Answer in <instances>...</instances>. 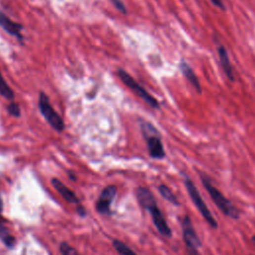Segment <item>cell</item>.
<instances>
[{"instance_id": "cell-6", "label": "cell", "mask_w": 255, "mask_h": 255, "mask_svg": "<svg viewBox=\"0 0 255 255\" xmlns=\"http://www.w3.org/2000/svg\"><path fill=\"white\" fill-rule=\"evenodd\" d=\"M184 184L185 187L187 189V193L191 199V201L194 202L195 206L197 207L198 211L201 212V214L203 215V217L206 219V221L212 227V228H216L217 227V222L215 220V218L213 217V215L212 214V212H210L209 208L207 207L205 201L203 200L202 196L200 195L199 190L197 188V186L195 185V183L191 181V179L189 178H185L184 180Z\"/></svg>"}, {"instance_id": "cell-10", "label": "cell", "mask_w": 255, "mask_h": 255, "mask_svg": "<svg viewBox=\"0 0 255 255\" xmlns=\"http://www.w3.org/2000/svg\"><path fill=\"white\" fill-rule=\"evenodd\" d=\"M179 68H180L182 75L189 82V84L197 90L198 93H202L201 82H200L198 76L196 75V73L194 72V70L191 69V67L188 65V64L185 61H181Z\"/></svg>"}, {"instance_id": "cell-19", "label": "cell", "mask_w": 255, "mask_h": 255, "mask_svg": "<svg viewBox=\"0 0 255 255\" xmlns=\"http://www.w3.org/2000/svg\"><path fill=\"white\" fill-rule=\"evenodd\" d=\"M111 3L114 5V7L121 13L123 14H127V8L126 5L124 4V2L122 0H110Z\"/></svg>"}, {"instance_id": "cell-11", "label": "cell", "mask_w": 255, "mask_h": 255, "mask_svg": "<svg viewBox=\"0 0 255 255\" xmlns=\"http://www.w3.org/2000/svg\"><path fill=\"white\" fill-rule=\"evenodd\" d=\"M218 56H219V61L224 74L226 75L229 81H234V72H233L231 62H230L228 53L223 46L218 47Z\"/></svg>"}, {"instance_id": "cell-13", "label": "cell", "mask_w": 255, "mask_h": 255, "mask_svg": "<svg viewBox=\"0 0 255 255\" xmlns=\"http://www.w3.org/2000/svg\"><path fill=\"white\" fill-rule=\"evenodd\" d=\"M0 95H1L3 98H5L6 100H9V101L14 100V92L6 83L5 79L1 74V71H0Z\"/></svg>"}, {"instance_id": "cell-18", "label": "cell", "mask_w": 255, "mask_h": 255, "mask_svg": "<svg viewBox=\"0 0 255 255\" xmlns=\"http://www.w3.org/2000/svg\"><path fill=\"white\" fill-rule=\"evenodd\" d=\"M7 111L9 113L10 116L12 117H15V118H19L20 117V114H21V111H20V107L17 103L11 101V103L8 105L7 107Z\"/></svg>"}, {"instance_id": "cell-3", "label": "cell", "mask_w": 255, "mask_h": 255, "mask_svg": "<svg viewBox=\"0 0 255 255\" xmlns=\"http://www.w3.org/2000/svg\"><path fill=\"white\" fill-rule=\"evenodd\" d=\"M141 128H142L143 135L147 141L148 150L151 158L157 159V160L164 159L166 156V152H165L160 134L157 131L156 128L148 122H143L141 124Z\"/></svg>"}, {"instance_id": "cell-8", "label": "cell", "mask_w": 255, "mask_h": 255, "mask_svg": "<svg viewBox=\"0 0 255 255\" xmlns=\"http://www.w3.org/2000/svg\"><path fill=\"white\" fill-rule=\"evenodd\" d=\"M0 27H1L3 30H5L11 36L16 37L19 41L21 42L23 41V35H22L23 26L20 23L10 19L1 10H0Z\"/></svg>"}, {"instance_id": "cell-4", "label": "cell", "mask_w": 255, "mask_h": 255, "mask_svg": "<svg viewBox=\"0 0 255 255\" xmlns=\"http://www.w3.org/2000/svg\"><path fill=\"white\" fill-rule=\"evenodd\" d=\"M118 76L121 81L132 90L138 97H140L143 101H145L150 107L153 109H160V103L156 98H154L142 85H140L129 73L124 69H118Z\"/></svg>"}, {"instance_id": "cell-14", "label": "cell", "mask_w": 255, "mask_h": 255, "mask_svg": "<svg viewBox=\"0 0 255 255\" xmlns=\"http://www.w3.org/2000/svg\"><path fill=\"white\" fill-rule=\"evenodd\" d=\"M159 191H160V194L162 195V197L165 200H167L168 202H170V204H172L174 206H178L179 205L176 197L173 195V193L170 190V188L168 187L167 185L161 184L160 187H159Z\"/></svg>"}, {"instance_id": "cell-2", "label": "cell", "mask_w": 255, "mask_h": 255, "mask_svg": "<svg viewBox=\"0 0 255 255\" xmlns=\"http://www.w3.org/2000/svg\"><path fill=\"white\" fill-rule=\"evenodd\" d=\"M202 177V181L204 186L206 187L207 191L210 194L212 200L213 201V203L216 205V207L220 210V212L233 219H237L239 217V212L238 210L232 205V203L226 199L220 191L212 183L211 179L205 175V174H201Z\"/></svg>"}, {"instance_id": "cell-17", "label": "cell", "mask_w": 255, "mask_h": 255, "mask_svg": "<svg viewBox=\"0 0 255 255\" xmlns=\"http://www.w3.org/2000/svg\"><path fill=\"white\" fill-rule=\"evenodd\" d=\"M187 255H201L199 248L201 247V241L199 242H185Z\"/></svg>"}, {"instance_id": "cell-22", "label": "cell", "mask_w": 255, "mask_h": 255, "mask_svg": "<svg viewBox=\"0 0 255 255\" xmlns=\"http://www.w3.org/2000/svg\"><path fill=\"white\" fill-rule=\"evenodd\" d=\"M252 241H253V243H254V245H255V236L252 238Z\"/></svg>"}, {"instance_id": "cell-21", "label": "cell", "mask_w": 255, "mask_h": 255, "mask_svg": "<svg viewBox=\"0 0 255 255\" xmlns=\"http://www.w3.org/2000/svg\"><path fill=\"white\" fill-rule=\"evenodd\" d=\"M76 211H77V212H78L81 216H84V215L86 214V212H85V209H84L83 207H81V206H80Z\"/></svg>"}, {"instance_id": "cell-20", "label": "cell", "mask_w": 255, "mask_h": 255, "mask_svg": "<svg viewBox=\"0 0 255 255\" xmlns=\"http://www.w3.org/2000/svg\"><path fill=\"white\" fill-rule=\"evenodd\" d=\"M211 2H212L214 6L218 7L219 9H221V10L224 9V3H223L222 0H211Z\"/></svg>"}, {"instance_id": "cell-5", "label": "cell", "mask_w": 255, "mask_h": 255, "mask_svg": "<svg viewBox=\"0 0 255 255\" xmlns=\"http://www.w3.org/2000/svg\"><path fill=\"white\" fill-rule=\"evenodd\" d=\"M38 106L42 116L47 121V123L53 128V129L59 133L63 132L64 129H65V124H64L62 117L55 111V109L50 104V101L47 95L43 92L40 93Z\"/></svg>"}, {"instance_id": "cell-15", "label": "cell", "mask_w": 255, "mask_h": 255, "mask_svg": "<svg viewBox=\"0 0 255 255\" xmlns=\"http://www.w3.org/2000/svg\"><path fill=\"white\" fill-rule=\"evenodd\" d=\"M113 246L120 255H137L135 251H133L129 246L126 245L124 242L120 240H114Z\"/></svg>"}, {"instance_id": "cell-1", "label": "cell", "mask_w": 255, "mask_h": 255, "mask_svg": "<svg viewBox=\"0 0 255 255\" xmlns=\"http://www.w3.org/2000/svg\"><path fill=\"white\" fill-rule=\"evenodd\" d=\"M137 198L140 205L150 212L153 222L158 231L165 237H170L171 230L169 227V224L166 221L161 210L158 208L157 202L154 195L152 194V191L146 187H139L137 189Z\"/></svg>"}, {"instance_id": "cell-12", "label": "cell", "mask_w": 255, "mask_h": 255, "mask_svg": "<svg viewBox=\"0 0 255 255\" xmlns=\"http://www.w3.org/2000/svg\"><path fill=\"white\" fill-rule=\"evenodd\" d=\"M0 239L2 240L8 248H12L15 244V238L10 234L7 227L4 225V219L2 217V212H0Z\"/></svg>"}, {"instance_id": "cell-9", "label": "cell", "mask_w": 255, "mask_h": 255, "mask_svg": "<svg viewBox=\"0 0 255 255\" xmlns=\"http://www.w3.org/2000/svg\"><path fill=\"white\" fill-rule=\"evenodd\" d=\"M51 182H52V185L54 186V188L58 191V193L61 195V197L66 202H68L72 205H78V206L80 205V201L77 198L76 194L73 190L68 188L62 181H60L57 178H53Z\"/></svg>"}, {"instance_id": "cell-7", "label": "cell", "mask_w": 255, "mask_h": 255, "mask_svg": "<svg viewBox=\"0 0 255 255\" xmlns=\"http://www.w3.org/2000/svg\"><path fill=\"white\" fill-rule=\"evenodd\" d=\"M117 193V188L114 185L106 186L97 201V211L101 214H110L111 213V205L115 199Z\"/></svg>"}, {"instance_id": "cell-16", "label": "cell", "mask_w": 255, "mask_h": 255, "mask_svg": "<svg viewBox=\"0 0 255 255\" xmlns=\"http://www.w3.org/2000/svg\"><path fill=\"white\" fill-rule=\"evenodd\" d=\"M60 253L62 255H79L78 251L67 242H62L60 245Z\"/></svg>"}]
</instances>
